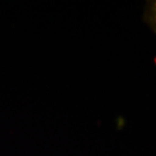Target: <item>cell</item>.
<instances>
[{"mask_svg":"<svg viewBox=\"0 0 156 156\" xmlns=\"http://www.w3.org/2000/svg\"><path fill=\"white\" fill-rule=\"evenodd\" d=\"M142 21L156 36V0L146 1L142 12Z\"/></svg>","mask_w":156,"mask_h":156,"instance_id":"cell-1","label":"cell"}]
</instances>
